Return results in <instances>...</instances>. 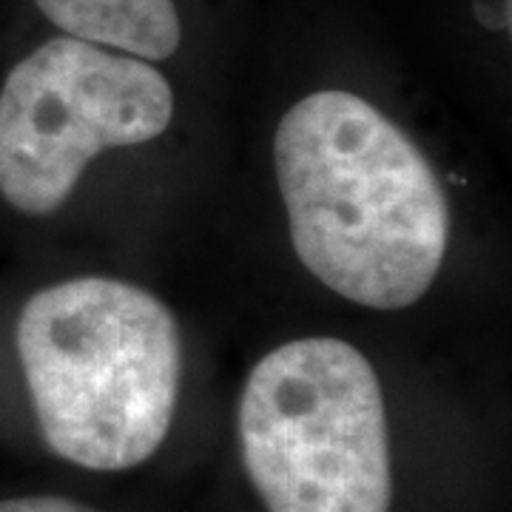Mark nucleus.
<instances>
[{"mask_svg":"<svg viewBox=\"0 0 512 512\" xmlns=\"http://www.w3.org/2000/svg\"><path fill=\"white\" fill-rule=\"evenodd\" d=\"M274 174L293 251L328 291L370 311L427 296L450 245V200L382 109L342 89L296 100L276 126Z\"/></svg>","mask_w":512,"mask_h":512,"instance_id":"f257e3e1","label":"nucleus"},{"mask_svg":"<svg viewBox=\"0 0 512 512\" xmlns=\"http://www.w3.org/2000/svg\"><path fill=\"white\" fill-rule=\"evenodd\" d=\"M37 430L57 458L92 473L146 464L174 424L183 333L157 293L77 276L32 293L15 325Z\"/></svg>","mask_w":512,"mask_h":512,"instance_id":"f03ea898","label":"nucleus"},{"mask_svg":"<svg viewBox=\"0 0 512 512\" xmlns=\"http://www.w3.org/2000/svg\"><path fill=\"white\" fill-rule=\"evenodd\" d=\"M237 433L268 512H390L382 382L345 339L305 336L265 353L242 387Z\"/></svg>","mask_w":512,"mask_h":512,"instance_id":"7ed1b4c3","label":"nucleus"},{"mask_svg":"<svg viewBox=\"0 0 512 512\" xmlns=\"http://www.w3.org/2000/svg\"><path fill=\"white\" fill-rule=\"evenodd\" d=\"M174 89L148 60L80 37H52L0 89V197L18 214L60 211L111 148L165 134Z\"/></svg>","mask_w":512,"mask_h":512,"instance_id":"20e7f679","label":"nucleus"},{"mask_svg":"<svg viewBox=\"0 0 512 512\" xmlns=\"http://www.w3.org/2000/svg\"><path fill=\"white\" fill-rule=\"evenodd\" d=\"M60 32L148 63L180 49L183 26L174 0H35Z\"/></svg>","mask_w":512,"mask_h":512,"instance_id":"39448f33","label":"nucleus"},{"mask_svg":"<svg viewBox=\"0 0 512 512\" xmlns=\"http://www.w3.org/2000/svg\"><path fill=\"white\" fill-rule=\"evenodd\" d=\"M0 512H100L74 501L66 495H18V498H3Z\"/></svg>","mask_w":512,"mask_h":512,"instance_id":"423d86ee","label":"nucleus"}]
</instances>
